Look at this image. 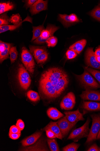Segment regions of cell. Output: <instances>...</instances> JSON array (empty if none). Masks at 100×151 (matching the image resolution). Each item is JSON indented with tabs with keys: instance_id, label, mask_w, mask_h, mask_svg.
<instances>
[{
	"instance_id": "cell-1",
	"label": "cell",
	"mask_w": 100,
	"mask_h": 151,
	"mask_svg": "<svg viewBox=\"0 0 100 151\" xmlns=\"http://www.w3.org/2000/svg\"><path fill=\"white\" fill-rule=\"evenodd\" d=\"M69 83L68 76L63 70L58 67H51L42 73L39 88L46 98L54 99L60 96Z\"/></svg>"
},
{
	"instance_id": "cell-2",
	"label": "cell",
	"mask_w": 100,
	"mask_h": 151,
	"mask_svg": "<svg viewBox=\"0 0 100 151\" xmlns=\"http://www.w3.org/2000/svg\"><path fill=\"white\" fill-rule=\"evenodd\" d=\"M90 120L88 118L86 122L81 127L73 130L68 137L67 140H73L77 142L80 139L87 138L90 132L89 127Z\"/></svg>"
},
{
	"instance_id": "cell-3",
	"label": "cell",
	"mask_w": 100,
	"mask_h": 151,
	"mask_svg": "<svg viewBox=\"0 0 100 151\" xmlns=\"http://www.w3.org/2000/svg\"><path fill=\"white\" fill-rule=\"evenodd\" d=\"M21 60L27 70L31 74L34 73L35 63L32 53L25 47L22 48Z\"/></svg>"
},
{
	"instance_id": "cell-4",
	"label": "cell",
	"mask_w": 100,
	"mask_h": 151,
	"mask_svg": "<svg viewBox=\"0 0 100 151\" xmlns=\"http://www.w3.org/2000/svg\"><path fill=\"white\" fill-rule=\"evenodd\" d=\"M18 77L21 88L27 90L31 85V80L29 73L22 64H20L18 66Z\"/></svg>"
},
{
	"instance_id": "cell-5",
	"label": "cell",
	"mask_w": 100,
	"mask_h": 151,
	"mask_svg": "<svg viewBox=\"0 0 100 151\" xmlns=\"http://www.w3.org/2000/svg\"><path fill=\"white\" fill-rule=\"evenodd\" d=\"M92 119V125L86 143L89 144L97 139L100 130V114L91 115Z\"/></svg>"
},
{
	"instance_id": "cell-6",
	"label": "cell",
	"mask_w": 100,
	"mask_h": 151,
	"mask_svg": "<svg viewBox=\"0 0 100 151\" xmlns=\"http://www.w3.org/2000/svg\"><path fill=\"white\" fill-rule=\"evenodd\" d=\"M81 84L86 89H97L100 87V85L87 70L83 74L76 76Z\"/></svg>"
},
{
	"instance_id": "cell-7",
	"label": "cell",
	"mask_w": 100,
	"mask_h": 151,
	"mask_svg": "<svg viewBox=\"0 0 100 151\" xmlns=\"http://www.w3.org/2000/svg\"><path fill=\"white\" fill-rule=\"evenodd\" d=\"M59 29V27L53 25H48L46 28L42 32L40 36L35 40L33 43L37 44H42L46 42L48 40L53 36L54 34Z\"/></svg>"
},
{
	"instance_id": "cell-8",
	"label": "cell",
	"mask_w": 100,
	"mask_h": 151,
	"mask_svg": "<svg viewBox=\"0 0 100 151\" xmlns=\"http://www.w3.org/2000/svg\"><path fill=\"white\" fill-rule=\"evenodd\" d=\"M76 103L74 94L72 92H70L63 98L60 103V107L65 110H70L74 107Z\"/></svg>"
},
{
	"instance_id": "cell-9",
	"label": "cell",
	"mask_w": 100,
	"mask_h": 151,
	"mask_svg": "<svg viewBox=\"0 0 100 151\" xmlns=\"http://www.w3.org/2000/svg\"><path fill=\"white\" fill-rule=\"evenodd\" d=\"M93 48H89L85 53V61L87 65L92 68L100 70V63L96 60V56Z\"/></svg>"
},
{
	"instance_id": "cell-10",
	"label": "cell",
	"mask_w": 100,
	"mask_h": 151,
	"mask_svg": "<svg viewBox=\"0 0 100 151\" xmlns=\"http://www.w3.org/2000/svg\"><path fill=\"white\" fill-rule=\"evenodd\" d=\"M61 132L63 138L67 135L70 131L76 124L70 122L65 116L63 117L57 122Z\"/></svg>"
},
{
	"instance_id": "cell-11",
	"label": "cell",
	"mask_w": 100,
	"mask_h": 151,
	"mask_svg": "<svg viewBox=\"0 0 100 151\" xmlns=\"http://www.w3.org/2000/svg\"><path fill=\"white\" fill-rule=\"evenodd\" d=\"M80 96L84 100L100 101V93L97 91L87 89L82 92Z\"/></svg>"
},
{
	"instance_id": "cell-12",
	"label": "cell",
	"mask_w": 100,
	"mask_h": 151,
	"mask_svg": "<svg viewBox=\"0 0 100 151\" xmlns=\"http://www.w3.org/2000/svg\"><path fill=\"white\" fill-rule=\"evenodd\" d=\"M64 114L67 119L70 122L74 124H76L79 121L84 120L83 114L80 113L79 109L75 111L65 112Z\"/></svg>"
},
{
	"instance_id": "cell-13",
	"label": "cell",
	"mask_w": 100,
	"mask_h": 151,
	"mask_svg": "<svg viewBox=\"0 0 100 151\" xmlns=\"http://www.w3.org/2000/svg\"><path fill=\"white\" fill-rule=\"evenodd\" d=\"M12 45L6 43L1 40L0 42V62L1 63L5 60L9 58L11 48Z\"/></svg>"
},
{
	"instance_id": "cell-14",
	"label": "cell",
	"mask_w": 100,
	"mask_h": 151,
	"mask_svg": "<svg viewBox=\"0 0 100 151\" xmlns=\"http://www.w3.org/2000/svg\"><path fill=\"white\" fill-rule=\"evenodd\" d=\"M48 1L38 0L30 8V12L32 15L37 14L47 9Z\"/></svg>"
},
{
	"instance_id": "cell-15",
	"label": "cell",
	"mask_w": 100,
	"mask_h": 151,
	"mask_svg": "<svg viewBox=\"0 0 100 151\" xmlns=\"http://www.w3.org/2000/svg\"><path fill=\"white\" fill-rule=\"evenodd\" d=\"M59 17L60 20L63 25L66 27H68L72 24L78 22L80 21L77 16L74 14L70 15L60 14Z\"/></svg>"
},
{
	"instance_id": "cell-16",
	"label": "cell",
	"mask_w": 100,
	"mask_h": 151,
	"mask_svg": "<svg viewBox=\"0 0 100 151\" xmlns=\"http://www.w3.org/2000/svg\"><path fill=\"white\" fill-rule=\"evenodd\" d=\"M29 22L33 23V19L30 17L28 16L23 20L16 24L0 25V33H2L8 31H12L18 28L24 22Z\"/></svg>"
},
{
	"instance_id": "cell-17",
	"label": "cell",
	"mask_w": 100,
	"mask_h": 151,
	"mask_svg": "<svg viewBox=\"0 0 100 151\" xmlns=\"http://www.w3.org/2000/svg\"><path fill=\"white\" fill-rule=\"evenodd\" d=\"M42 134L41 132H37L27 137V138L21 141L22 145L25 147L29 146L34 144L40 138Z\"/></svg>"
},
{
	"instance_id": "cell-18",
	"label": "cell",
	"mask_w": 100,
	"mask_h": 151,
	"mask_svg": "<svg viewBox=\"0 0 100 151\" xmlns=\"http://www.w3.org/2000/svg\"><path fill=\"white\" fill-rule=\"evenodd\" d=\"M48 129H50L55 133L57 138L62 140L63 137L60 130L57 124V122L51 121L44 129L45 131Z\"/></svg>"
},
{
	"instance_id": "cell-19",
	"label": "cell",
	"mask_w": 100,
	"mask_h": 151,
	"mask_svg": "<svg viewBox=\"0 0 100 151\" xmlns=\"http://www.w3.org/2000/svg\"><path fill=\"white\" fill-rule=\"evenodd\" d=\"M82 108L88 111H100V103L93 102L84 101Z\"/></svg>"
},
{
	"instance_id": "cell-20",
	"label": "cell",
	"mask_w": 100,
	"mask_h": 151,
	"mask_svg": "<svg viewBox=\"0 0 100 151\" xmlns=\"http://www.w3.org/2000/svg\"><path fill=\"white\" fill-rule=\"evenodd\" d=\"M47 114L50 118L53 120H56L64 116V115L58 109L53 107L48 109Z\"/></svg>"
},
{
	"instance_id": "cell-21",
	"label": "cell",
	"mask_w": 100,
	"mask_h": 151,
	"mask_svg": "<svg viewBox=\"0 0 100 151\" xmlns=\"http://www.w3.org/2000/svg\"><path fill=\"white\" fill-rule=\"evenodd\" d=\"M87 41L85 39H82L78 41L69 47V49H71L75 51L78 54H79L83 50L86 45Z\"/></svg>"
},
{
	"instance_id": "cell-22",
	"label": "cell",
	"mask_w": 100,
	"mask_h": 151,
	"mask_svg": "<svg viewBox=\"0 0 100 151\" xmlns=\"http://www.w3.org/2000/svg\"><path fill=\"white\" fill-rule=\"evenodd\" d=\"M29 48L30 52L35 59L46 51L45 48L43 47L31 46Z\"/></svg>"
},
{
	"instance_id": "cell-23",
	"label": "cell",
	"mask_w": 100,
	"mask_h": 151,
	"mask_svg": "<svg viewBox=\"0 0 100 151\" xmlns=\"http://www.w3.org/2000/svg\"><path fill=\"white\" fill-rule=\"evenodd\" d=\"M45 29L43 24L37 27H33V37L31 42L34 41L38 38L41 35L43 31Z\"/></svg>"
},
{
	"instance_id": "cell-24",
	"label": "cell",
	"mask_w": 100,
	"mask_h": 151,
	"mask_svg": "<svg viewBox=\"0 0 100 151\" xmlns=\"http://www.w3.org/2000/svg\"><path fill=\"white\" fill-rule=\"evenodd\" d=\"M14 7L13 4L10 2L1 3L0 4V14H2L6 12L12 10Z\"/></svg>"
},
{
	"instance_id": "cell-25",
	"label": "cell",
	"mask_w": 100,
	"mask_h": 151,
	"mask_svg": "<svg viewBox=\"0 0 100 151\" xmlns=\"http://www.w3.org/2000/svg\"><path fill=\"white\" fill-rule=\"evenodd\" d=\"M27 96L28 98L33 102H36L40 100V98L38 93L32 90L27 92Z\"/></svg>"
},
{
	"instance_id": "cell-26",
	"label": "cell",
	"mask_w": 100,
	"mask_h": 151,
	"mask_svg": "<svg viewBox=\"0 0 100 151\" xmlns=\"http://www.w3.org/2000/svg\"><path fill=\"white\" fill-rule=\"evenodd\" d=\"M47 142L50 150L51 151H59L60 150L57 142L54 139H48Z\"/></svg>"
},
{
	"instance_id": "cell-27",
	"label": "cell",
	"mask_w": 100,
	"mask_h": 151,
	"mask_svg": "<svg viewBox=\"0 0 100 151\" xmlns=\"http://www.w3.org/2000/svg\"><path fill=\"white\" fill-rule=\"evenodd\" d=\"M18 52L16 47H12L9 52L10 59L11 64L16 60L18 57Z\"/></svg>"
},
{
	"instance_id": "cell-28",
	"label": "cell",
	"mask_w": 100,
	"mask_h": 151,
	"mask_svg": "<svg viewBox=\"0 0 100 151\" xmlns=\"http://www.w3.org/2000/svg\"><path fill=\"white\" fill-rule=\"evenodd\" d=\"M48 55V53L47 51H45L35 58L36 62L38 64H44L47 60Z\"/></svg>"
},
{
	"instance_id": "cell-29",
	"label": "cell",
	"mask_w": 100,
	"mask_h": 151,
	"mask_svg": "<svg viewBox=\"0 0 100 151\" xmlns=\"http://www.w3.org/2000/svg\"><path fill=\"white\" fill-rule=\"evenodd\" d=\"M85 69L92 74L99 82L100 85V71L96 70L88 67H85Z\"/></svg>"
},
{
	"instance_id": "cell-30",
	"label": "cell",
	"mask_w": 100,
	"mask_h": 151,
	"mask_svg": "<svg viewBox=\"0 0 100 151\" xmlns=\"http://www.w3.org/2000/svg\"><path fill=\"white\" fill-rule=\"evenodd\" d=\"M80 146V145L73 142L64 147L62 149L64 151H77Z\"/></svg>"
},
{
	"instance_id": "cell-31",
	"label": "cell",
	"mask_w": 100,
	"mask_h": 151,
	"mask_svg": "<svg viewBox=\"0 0 100 151\" xmlns=\"http://www.w3.org/2000/svg\"><path fill=\"white\" fill-rule=\"evenodd\" d=\"M90 15L100 22V6H97L90 13Z\"/></svg>"
},
{
	"instance_id": "cell-32",
	"label": "cell",
	"mask_w": 100,
	"mask_h": 151,
	"mask_svg": "<svg viewBox=\"0 0 100 151\" xmlns=\"http://www.w3.org/2000/svg\"><path fill=\"white\" fill-rule=\"evenodd\" d=\"M10 22V19L6 13L1 15L0 17V25H8Z\"/></svg>"
},
{
	"instance_id": "cell-33",
	"label": "cell",
	"mask_w": 100,
	"mask_h": 151,
	"mask_svg": "<svg viewBox=\"0 0 100 151\" xmlns=\"http://www.w3.org/2000/svg\"><path fill=\"white\" fill-rule=\"evenodd\" d=\"M21 21V18L18 14L13 15L10 18V22L14 24H18Z\"/></svg>"
},
{
	"instance_id": "cell-34",
	"label": "cell",
	"mask_w": 100,
	"mask_h": 151,
	"mask_svg": "<svg viewBox=\"0 0 100 151\" xmlns=\"http://www.w3.org/2000/svg\"><path fill=\"white\" fill-rule=\"evenodd\" d=\"M58 42V39L56 37L52 36L49 38L46 43L48 47H53L56 46Z\"/></svg>"
},
{
	"instance_id": "cell-35",
	"label": "cell",
	"mask_w": 100,
	"mask_h": 151,
	"mask_svg": "<svg viewBox=\"0 0 100 151\" xmlns=\"http://www.w3.org/2000/svg\"><path fill=\"white\" fill-rule=\"evenodd\" d=\"M66 54L67 59L71 60L76 57L78 54L74 50L69 49L67 51Z\"/></svg>"
},
{
	"instance_id": "cell-36",
	"label": "cell",
	"mask_w": 100,
	"mask_h": 151,
	"mask_svg": "<svg viewBox=\"0 0 100 151\" xmlns=\"http://www.w3.org/2000/svg\"><path fill=\"white\" fill-rule=\"evenodd\" d=\"M21 130L16 126H11L9 130V132L13 133L21 134Z\"/></svg>"
},
{
	"instance_id": "cell-37",
	"label": "cell",
	"mask_w": 100,
	"mask_h": 151,
	"mask_svg": "<svg viewBox=\"0 0 100 151\" xmlns=\"http://www.w3.org/2000/svg\"><path fill=\"white\" fill-rule=\"evenodd\" d=\"M47 136L49 138L55 139L56 138L55 133L50 129H48L46 130Z\"/></svg>"
},
{
	"instance_id": "cell-38",
	"label": "cell",
	"mask_w": 100,
	"mask_h": 151,
	"mask_svg": "<svg viewBox=\"0 0 100 151\" xmlns=\"http://www.w3.org/2000/svg\"><path fill=\"white\" fill-rule=\"evenodd\" d=\"M16 126L21 131L25 127L24 123L21 119H19L16 123Z\"/></svg>"
},
{
	"instance_id": "cell-39",
	"label": "cell",
	"mask_w": 100,
	"mask_h": 151,
	"mask_svg": "<svg viewBox=\"0 0 100 151\" xmlns=\"http://www.w3.org/2000/svg\"><path fill=\"white\" fill-rule=\"evenodd\" d=\"M37 1L36 0H28L26 1L25 6L26 8H30Z\"/></svg>"
},
{
	"instance_id": "cell-40",
	"label": "cell",
	"mask_w": 100,
	"mask_h": 151,
	"mask_svg": "<svg viewBox=\"0 0 100 151\" xmlns=\"http://www.w3.org/2000/svg\"><path fill=\"white\" fill-rule=\"evenodd\" d=\"M21 134L13 133H9L10 138L13 140H16L19 139L21 136Z\"/></svg>"
},
{
	"instance_id": "cell-41",
	"label": "cell",
	"mask_w": 100,
	"mask_h": 151,
	"mask_svg": "<svg viewBox=\"0 0 100 151\" xmlns=\"http://www.w3.org/2000/svg\"><path fill=\"white\" fill-rule=\"evenodd\" d=\"M87 151H100V149L96 144H94L92 145Z\"/></svg>"
},
{
	"instance_id": "cell-42",
	"label": "cell",
	"mask_w": 100,
	"mask_h": 151,
	"mask_svg": "<svg viewBox=\"0 0 100 151\" xmlns=\"http://www.w3.org/2000/svg\"><path fill=\"white\" fill-rule=\"evenodd\" d=\"M95 54L96 57H100V47L97 48L94 52Z\"/></svg>"
},
{
	"instance_id": "cell-43",
	"label": "cell",
	"mask_w": 100,
	"mask_h": 151,
	"mask_svg": "<svg viewBox=\"0 0 100 151\" xmlns=\"http://www.w3.org/2000/svg\"><path fill=\"white\" fill-rule=\"evenodd\" d=\"M96 60L98 62L100 63V57L96 56Z\"/></svg>"
},
{
	"instance_id": "cell-44",
	"label": "cell",
	"mask_w": 100,
	"mask_h": 151,
	"mask_svg": "<svg viewBox=\"0 0 100 151\" xmlns=\"http://www.w3.org/2000/svg\"><path fill=\"white\" fill-rule=\"evenodd\" d=\"M97 139H100V130L97 136Z\"/></svg>"
},
{
	"instance_id": "cell-45",
	"label": "cell",
	"mask_w": 100,
	"mask_h": 151,
	"mask_svg": "<svg viewBox=\"0 0 100 151\" xmlns=\"http://www.w3.org/2000/svg\"></svg>"
}]
</instances>
